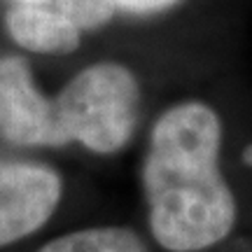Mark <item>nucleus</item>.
Here are the masks:
<instances>
[{
	"label": "nucleus",
	"mask_w": 252,
	"mask_h": 252,
	"mask_svg": "<svg viewBox=\"0 0 252 252\" xmlns=\"http://www.w3.org/2000/svg\"><path fill=\"white\" fill-rule=\"evenodd\" d=\"M222 119L180 100L154 122L143 161L152 238L168 252H203L234 231L238 206L222 166Z\"/></svg>",
	"instance_id": "1"
},
{
	"label": "nucleus",
	"mask_w": 252,
	"mask_h": 252,
	"mask_svg": "<svg viewBox=\"0 0 252 252\" xmlns=\"http://www.w3.org/2000/svg\"><path fill=\"white\" fill-rule=\"evenodd\" d=\"M54 103L65 140L108 157L124 150L133 138L140 84L122 63H94L59 91Z\"/></svg>",
	"instance_id": "2"
},
{
	"label": "nucleus",
	"mask_w": 252,
	"mask_h": 252,
	"mask_svg": "<svg viewBox=\"0 0 252 252\" xmlns=\"http://www.w3.org/2000/svg\"><path fill=\"white\" fill-rule=\"evenodd\" d=\"M0 138L19 147L68 145L54 98L37 87L19 56H0Z\"/></svg>",
	"instance_id": "3"
},
{
	"label": "nucleus",
	"mask_w": 252,
	"mask_h": 252,
	"mask_svg": "<svg viewBox=\"0 0 252 252\" xmlns=\"http://www.w3.org/2000/svg\"><path fill=\"white\" fill-rule=\"evenodd\" d=\"M63 194L61 175L42 163L0 161V248L49 222Z\"/></svg>",
	"instance_id": "4"
},
{
	"label": "nucleus",
	"mask_w": 252,
	"mask_h": 252,
	"mask_svg": "<svg viewBox=\"0 0 252 252\" xmlns=\"http://www.w3.org/2000/svg\"><path fill=\"white\" fill-rule=\"evenodd\" d=\"M9 37L35 54H70L80 47L82 31L61 12L33 5H12L5 14Z\"/></svg>",
	"instance_id": "5"
},
{
	"label": "nucleus",
	"mask_w": 252,
	"mask_h": 252,
	"mask_svg": "<svg viewBox=\"0 0 252 252\" xmlns=\"http://www.w3.org/2000/svg\"><path fill=\"white\" fill-rule=\"evenodd\" d=\"M37 252H147L143 238L128 226H89L56 236Z\"/></svg>",
	"instance_id": "6"
},
{
	"label": "nucleus",
	"mask_w": 252,
	"mask_h": 252,
	"mask_svg": "<svg viewBox=\"0 0 252 252\" xmlns=\"http://www.w3.org/2000/svg\"><path fill=\"white\" fill-rule=\"evenodd\" d=\"M115 9L128 12V14H157L173 7L178 0H110Z\"/></svg>",
	"instance_id": "7"
},
{
	"label": "nucleus",
	"mask_w": 252,
	"mask_h": 252,
	"mask_svg": "<svg viewBox=\"0 0 252 252\" xmlns=\"http://www.w3.org/2000/svg\"><path fill=\"white\" fill-rule=\"evenodd\" d=\"M12 5H33V7H49L56 9L61 0H9Z\"/></svg>",
	"instance_id": "8"
},
{
	"label": "nucleus",
	"mask_w": 252,
	"mask_h": 252,
	"mask_svg": "<svg viewBox=\"0 0 252 252\" xmlns=\"http://www.w3.org/2000/svg\"><path fill=\"white\" fill-rule=\"evenodd\" d=\"M245 161H248V163L252 166V145L248 147V150H245Z\"/></svg>",
	"instance_id": "9"
}]
</instances>
